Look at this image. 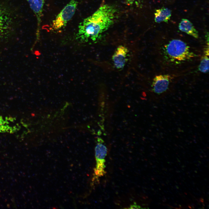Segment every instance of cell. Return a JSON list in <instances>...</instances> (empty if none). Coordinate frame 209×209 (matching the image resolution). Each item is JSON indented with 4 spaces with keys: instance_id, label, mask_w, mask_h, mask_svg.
Wrapping results in <instances>:
<instances>
[{
    "instance_id": "6da1fadb",
    "label": "cell",
    "mask_w": 209,
    "mask_h": 209,
    "mask_svg": "<svg viewBox=\"0 0 209 209\" xmlns=\"http://www.w3.org/2000/svg\"><path fill=\"white\" fill-rule=\"evenodd\" d=\"M116 12L113 6L107 4L102 5L80 24L76 39L82 42L89 40L97 41L113 24Z\"/></svg>"
},
{
    "instance_id": "7a4b0ae2",
    "label": "cell",
    "mask_w": 209,
    "mask_h": 209,
    "mask_svg": "<svg viewBox=\"0 0 209 209\" xmlns=\"http://www.w3.org/2000/svg\"><path fill=\"white\" fill-rule=\"evenodd\" d=\"M163 52L166 58L175 64L190 60L197 56L186 43L179 39L172 40L165 45Z\"/></svg>"
},
{
    "instance_id": "3957f363",
    "label": "cell",
    "mask_w": 209,
    "mask_h": 209,
    "mask_svg": "<svg viewBox=\"0 0 209 209\" xmlns=\"http://www.w3.org/2000/svg\"><path fill=\"white\" fill-rule=\"evenodd\" d=\"M78 4L76 0H71L53 21L52 28L56 30L66 26L74 15Z\"/></svg>"
},
{
    "instance_id": "277c9868",
    "label": "cell",
    "mask_w": 209,
    "mask_h": 209,
    "mask_svg": "<svg viewBox=\"0 0 209 209\" xmlns=\"http://www.w3.org/2000/svg\"><path fill=\"white\" fill-rule=\"evenodd\" d=\"M95 152L96 165L94 173L95 176L97 178L105 174V158L107 153L106 146L104 141L100 138L98 137L97 139Z\"/></svg>"
},
{
    "instance_id": "5b68a950",
    "label": "cell",
    "mask_w": 209,
    "mask_h": 209,
    "mask_svg": "<svg viewBox=\"0 0 209 209\" xmlns=\"http://www.w3.org/2000/svg\"><path fill=\"white\" fill-rule=\"evenodd\" d=\"M171 76L168 74L159 75L154 78L151 85L152 90L155 93L160 95L168 89Z\"/></svg>"
},
{
    "instance_id": "8992f818",
    "label": "cell",
    "mask_w": 209,
    "mask_h": 209,
    "mask_svg": "<svg viewBox=\"0 0 209 209\" xmlns=\"http://www.w3.org/2000/svg\"><path fill=\"white\" fill-rule=\"evenodd\" d=\"M129 51L127 47L122 46H118L112 56V60L115 67L117 69H122L128 60Z\"/></svg>"
},
{
    "instance_id": "52a82bcc",
    "label": "cell",
    "mask_w": 209,
    "mask_h": 209,
    "mask_svg": "<svg viewBox=\"0 0 209 209\" xmlns=\"http://www.w3.org/2000/svg\"><path fill=\"white\" fill-rule=\"evenodd\" d=\"M30 8L35 14L37 21V33L39 31L42 15L44 0H26Z\"/></svg>"
},
{
    "instance_id": "ba28073f",
    "label": "cell",
    "mask_w": 209,
    "mask_h": 209,
    "mask_svg": "<svg viewBox=\"0 0 209 209\" xmlns=\"http://www.w3.org/2000/svg\"><path fill=\"white\" fill-rule=\"evenodd\" d=\"M179 30L195 38H199L198 31L195 28L192 24L188 20L183 19L179 25Z\"/></svg>"
},
{
    "instance_id": "9c48e42d",
    "label": "cell",
    "mask_w": 209,
    "mask_h": 209,
    "mask_svg": "<svg viewBox=\"0 0 209 209\" xmlns=\"http://www.w3.org/2000/svg\"><path fill=\"white\" fill-rule=\"evenodd\" d=\"M171 11L166 8H162L156 10L154 13L155 22L160 23L162 22L167 23L171 16Z\"/></svg>"
},
{
    "instance_id": "30bf717a",
    "label": "cell",
    "mask_w": 209,
    "mask_h": 209,
    "mask_svg": "<svg viewBox=\"0 0 209 209\" xmlns=\"http://www.w3.org/2000/svg\"><path fill=\"white\" fill-rule=\"evenodd\" d=\"M6 11L0 8V39L8 32L9 26V18Z\"/></svg>"
},
{
    "instance_id": "8fae6325",
    "label": "cell",
    "mask_w": 209,
    "mask_h": 209,
    "mask_svg": "<svg viewBox=\"0 0 209 209\" xmlns=\"http://www.w3.org/2000/svg\"><path fill=\"white\" fill-rule=\"evenodd\" d=\"M16 126L12 125L8 120L0 116V133H12L18 130Z\"/></svg>"
},
{
    "instance_id": "7c38bea8",
    "label": "cell",
    "mask_w": 209,
    "mask_h": 209,
    "mask_svg": "<svg viewBox=\"0 0 209 209\" xmlns=\"http://www.w3.org/2000/svg\"><path fill=\"white\" fill-rule=\"evenodd\" d=\"M209 54L205 53L201 60L198 67L199 70L203 73H208L209 71Z\"/></svg>"
},
{
    "instance_id": "4fadbf2b",
    "label": "cell",
    "mask_w": 209,
    "mask_h": 209,
    "mask_svg": "<svg viewBox=\"0 0 209 209\" xmlns=\"http://www.w3.org/2000/svg\"><path fill=\"white\" fill-rule=\"evenodd\" d=\"M141 208L139 206L137 205L135 203L133 205H131L130 208H129L130 209H139Z\"/></svg>"
},
{
    "instance_id": "5bb4252c",
    "label": "cell",
    "mask_w": 209,
    "mask_h": 209,
    "mask_svg": "<svg viewBox=\"0 0 209 209\" xmlns=\"http://www.w3.org/2000/svg\"><path fill=\"white\" fill-rule=\"evenodd\" d=\"M128 3L132 4L136 0H126Z\"/></svg>"
}]
</instances>
